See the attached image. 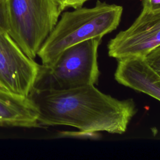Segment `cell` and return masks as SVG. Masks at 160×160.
<instances>
[{"mask_svg":"<svg viewBox=\"0 0 160 160\" xmlns=\"http://www.w3.org/2000/svg\"><path fill=\"white\" fill-rule=\"evenodd\" d=\"M29 98L37 108L40 126H72L84 133L123 134L138 112L132 99L114 98L94 85L65 90L33 89Z\"/></svg>","mask_w":160,"mask_h":160,"instance_id":"1","label":"cell"},{"mask_svg":"<svg viewBox=\"0 0 160 160\" xmlns=\"http://www.w3.org/2000/svg\"><path fill=\"white\" fill-rule=\"evenodd\" d=\"M123 8L98 1L92 8H78L61 14L38 56L41 64L52 66L68 48L94 38H102L119 24Z\"/></svg>","mask_w":160,"mask_h":160,"instance_id":"2","label":"cell"},{"mask_svg":"<svg viewBox=\"0 0 160 160\" xmlns=\"http://www.w3.org/2000/svg\"><path fill=\"white\" fill-rule=\"evenodd\" d=\"M8 33L35 59L63 10L55 0H2Z\"/></svg>","mask_w":160,"mask_h":160,"instance_id":"3","label":"cell"},{"mask_svg":"<svg viewBox=\"0 0 160 160\" xmlns=\"http://www.w3.org/2000/svg\"><path fill=\"white\" fill-rule=\"evenodd\" d=\"M102 38L89 39L66 49L54 64H41L34 89L65 90L98 82V49Z\"/></svg>","mask_w":160,"mask_h":160,"instance_id":"4","label":"cell"},{"mask_svg":"<svg viewBox=\"0 0 160 160\" xmlns=\"http://www.w3.org/2000/svg\"><path fill=\"white\" fill-rule=\"evenodd\" d=\"M41 64L28 56L8 32L0 34V87L14 95L29 98Z\"/></svg>","mask_w":160,"mask_h":160,"instance_id":"5","label":"cell"},{"mask_svg":"<svg viewBox=\"0 0 160 160\" xmlns=\"http://www.w3.org/2000/svg\"><path fill=\"white\" fill-rule=\"evenodd\" d=\"M160 45V10L142 9L134 22L108 44V54L118 59L144 58Z\"/></svg>","mask_w":160,"mask_h":160,"instance_id":"6","label":"cell"},{"mask_svg":"<svg viewBox=\"0 0 160 160\" xmlns=\"http://www.w3.org/2000/svg\"><path fill=\"white\" fill-rule=\"evenodd\" d=\"M114 78L119 84L160 101V76L141 57L118 60Z\"/></svg>","mask_w":160,"mask_h":160,"instance_id":"7","label":"cell"},{"mask_svg":"<svg viewBox=\"0 0 160 160\" xmlns=\"http://www.w3.org/2000/svg\"><path fill=\"white\" fill-rule=\"evenodd\" d=\"M38 111L29 98H22L0 87V126L23 128L41 127Z\"/></svg>","mask_w":160,"mask_h":160,"instance_id":"8","label":"cell"},{"mask_svg":"<svg viewBox=\"0 0 160 160\" xmlns=\"http://www.w3.org/2000/svg\"><path fill=\"white\" fill-rule=\"evenodd\" d=\"M143 59L160 76V45L148 53Z\"/></svg>","mask_w":160,"mask_h":160,"instance_id":"9","label":"cell"},{"mask_svg":"<svg viewBox=\"0 0 160 160\" xmlns=\"http://www.w3.org/2000/svg\"><path fill=\"white\" fill-rule=\"evenodd\" d=\"M61 9L64 11L67 8L74 9L81 8L88 0H55Z\"/></svg>","mask_w":160,"mask_h":160,"instance_id":"10","label":"cell"},{"mask_svg":"<svg viewBox=\"0 0 160 160\" xmlns=\"http://www.w3.org/2000/svg\"><path fill=\"white\" fill-rule=\"evenodd\" d=\"M8 27L2 0H0V34L8 32Z\"/></svg>","mask_w":160,"mask_h":160,"instance_id":"11","label":"cell"},{"mask_svg":"<svg viewBox=\"0 0 160 160\" xmlns=\"http://www.w3.org/2000/svg\"><path fill=\"white\" fill-rule=\"evenodd\" d=\"M142 8L151 10H160V0H142Z\"/></svg>","mask_w":160,"mask_h":160,"instance_id":"12","label":"cell"}]
</instances>
